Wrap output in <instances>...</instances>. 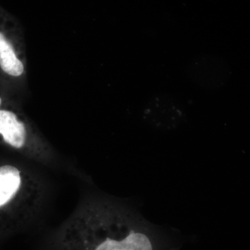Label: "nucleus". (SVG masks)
<instances>
[{"label":"nucleus","mask_w":250,"mask_h":250,"mask_svg":"<svg viewBox=\"0 0 250 250\" xmlns=\"http://www.w3.org/2000/svg\"><path fill=\"white\" fill-rule=\"evenodd\" d=\"M186 72L192 84L207 90L223 88L232 76V70L228 61L212 54L196 56L189 62Z\"/></svg>","instance_id":"obj_2"},{"label":"nucleus","mask_w":250,"mask_h":250,"mask_svg":"<svg viewBox=\"0 0 250 250\" xmlns=\"http://www.w3.org/2000/svg\"><path fill=\"white\" fill-rule=\"evenodd\" d=\"M142 113L146 123L159 129H176L187 120L183 105L167 93L152 95L145 104Z\"/></svg>","instance_id":"obj_3"},{"label":"nucleus","mask_w":250,"mask_h":250,"mask_svg":"<svg viewBox=\"0 0 250 250\" xmlns=\"http://www.w3.org/2000/svg\"><path fill=\"white\" fill-rule=\"evenodd\" d=\"M0 134L5 142L15 148L19 149L25 144V126L13 112L0 110Z\"/></svg>","instance_id":"obj_4"},{"label":"nucleus","mask_w":250,"mask_h":250,"mask_svg":"<svg viewBox=\"0 0 250 250\" xmlns=\"http://www.w3.org/2000/svg\"><path fill=\"white\" fill-rule=\"evenodd\" d=\"M21 185V172L18 168L9 165L0 167V207L16 196Z\"/></svg>","instance_id":"obj_5"},{"label":"nucleus","mask_w":250,"mask_h":250,"mask_svg":"<svg viewBox=\"0 0 250 250\" xmlns=\"http://www.w3.org/2000/svg\"><path fill=\"white\" fill-rule=\"evenodd\" d=\"M0 67L11 76H21L24 72L23 63L16 56L14 47L0 32Z\"/></svg>","instance_id":"obj_6"},{"label":"nucleus","mask_w":250,"mask_h":250,"mask_svg":"<svg viewBox=\"0 0 250 250\" xmlns=\"http://www.w3.org/2000/svg\"><path fill=\"white\" fill-rule=\"evenodd\" d=\"M65 250H161L154 229L131 212L103 203L92 208L88 228Z\"/></svg>","instance_id":"obj_1"},{"label":"nucleus","mask_w":250,"mask_h":250,"mask_svg":"<svg viewBox=\"0 0 250 250\" xmlns=\"http://www.w3.org/2000/svg\"><path fill=\"white\" fill-rule=\"evenodd\" d=\"M1 98H0V105H1Z\"/></svg>","instance_id":"obj_7"}]
</instances>
